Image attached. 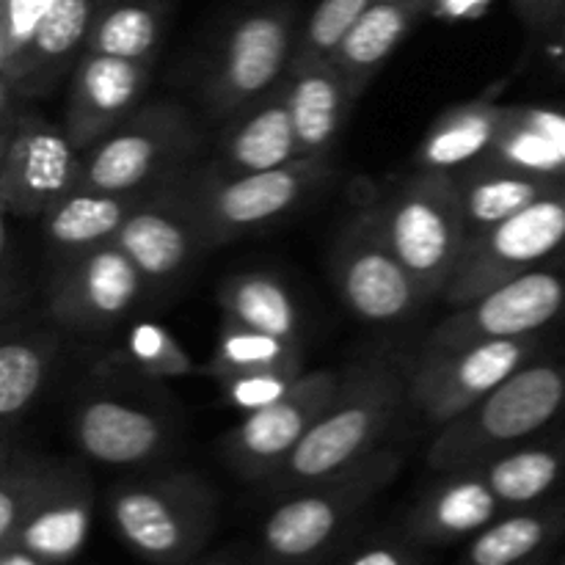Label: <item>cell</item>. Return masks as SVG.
I'll return each instance as SVG.
<instances>
[{"mask_svg": "<svg viewBox=\"0 0 565 565\" xmlns=\"http://www.w3.org/2000/svg\"><path fill=\"white\" fill-rule=\"evenodd\" d=\"M408 401V375L390 359H367L342 373L340 392L307 439L265 480L270 497L340 475L381 450V439Z\"/></svg>", "mask_w": 565, "mask_h": 565, "instance_id": "6da1fadb", "label": "cell"}, {"mask_svg": "<svg viewBox=\"0 0 565 565\" xmlns=\"http://www.w3.org/2000/svg\"><path fill=\"white\" fill-rule=\"evenodd\" d=\"M563 414L565 359H533L469 412L441 425L428 447V467L434 472H456L489 463L491 458L533 441Z\"/></svg>", "mask_w": 565, "mask_h": 565, "instance_id": "7a4b0ae2", "label": "cell"}, {"mask_svg": "<svg viewBox=\"0 0 565 565\" xmlns=\"http://www.w3.org/2000/svg\"><path fill=\"white\" fill-rule=\"evenodd\" d=\"M401 452L381 447L340 475L276 497L259 524V550L274 565H315L401 475Z\"/></svg>", "mask_w": 565, "mask_h": 565, "instance_id": "3957f363", "label": "cell"}, {"mask_svg": "<svg viewBox=\"0 0 565 565\" xmlns=\"http://www.w3.org/2000/svg\"><path fill=\"white\" fill-rule=\"evenodd\" d=\"M105 505L121 544L154 565L193 563L218 527V494L193 472L121 480Z\"/></svg>", "mask_w": 565, "mask_h": 565, "instance_id": "277c9868", "label": "cell"}, {"mask_svg": "<svg viewBox=\"0 0 565 565\" xmlns=\"http://www.w3.org/2000/svg\"><path fill=\"white\" fill-rule=\"evenodd\" d=\"M370 213L425 298L445 296L469 243L456 177L419 169L397 182Z\"/></svg>", "mask_w": 565, "mask_h": 565, "instance_id": "5b68a950", "label": "cell"}, {"mask_svg": "<svg viewBox=\"0 0 565 565\" xmlns=\"http://www.w3.org/2000/svg\"><path fill=\"white\" fill-rule=\"evenodd\" d=\"M331 174V158H298L281 169L232 174L207 166L199 174L174 180L191 207L204 246L241 241L279 221Z\"/></svg>", "mask_w": 565, "mask_h": 565, "instance_id": "8992f818", "label": "cell"}, {"mask_svg": "<svg viewBox=\"0 0 565 565\" xmlns=\"http://www.w3.org/2000/svg\"><path fill=\"white\" fill-rule=\"evenodd\" d=\"M199 127L180 105H141L130 119L81 154L77 188L152 193L177 180L199 152Z\"/></svg>", "mask_w": 565, "mask_h": 565, "instance_id": "52a82bcc", "label": "cell"}, {"mask_svg": "<svg viewBox=\"0 0 565 565\" xmlns=\"http://www.w3.org/2000/svg\"><path fill=\"white\" fill-rule=\"evenodd\" d=\"M298 28L296 6L268 3L226 28L204 75V103L215 119H232L290 75Z\"/></svg>", "mask_w": 565, "mask_h": 565, "instance_id": "ba28073f", "label": "cell"}, {"mask_svg": "<svg viewBox=\"0 0 565 565\" xmlns=\"http://www.w3.org/2000/svg\"><path fill=\"white\" fill-rule=\"evenodd\" d=\"M565 248V185L469 241L445 292L452 309L486 296L519 274L541 268Z\"/></svg>", "mask_w": 565, "mask_h": 565, "instance_id": "9c48e42d", "label": "cell"}, {"mask_svg": "<svg viewBox=\"0 0 565 565\" xmlns=\"http://www.w3.org/2000/svg\"><path fill=\"white\" fill-rule=\"evenodd\" d=\"M541 348L544 340L533 334L425 351L408 373V403L428 423H452L516 370L539 359Z\"/></svg>", "mask_w": 565, "mask_h": 565, "instance_id": "30bf717a", "label": "cell"}, {"mask_svg": "<svg viewBox=\"0 0 565 565\" xmlns=\"http://www.w3.org/2000/svg\"><path fill=\"white\" fill-rule=\"evenodd\" d=\"M331 279L348 309L367 323H401L428 303L423 287L392 252L370 210L353 215L337 235Z\"/></svg>", "mask_w": 565, "mask_h": 565, "instance_id": "8fae6325", "label": "cell"}, {"mask_svg": "<svg viewBox=\"0 0 565 565\" xmlns=\"http://www.w3.org/2000/svg\"><path fill=\"white\" fill-rule=\"evenodd\" d=\"M340 384V370H312L292 381L285 395L246 412V417L224 436L226 463L241 478L265 483L329 412Z\"/></svg>", "mask_w": 565, "mask_h": 565, "instance_id": "7c38bea8", "label": "cell"}, {"mask_svg": "<svg viewBox=\"0 0 565 565\" xmlns=\"http://www.w3.org/2000/svg\"><path fill=\"white\" fill-rule=\"evenodd\" d=\"M81 152L44 116L20 114L3 127L0 152V204L14 218H42L77 188Z\"/></svg>", "mask_w": 565, "mask_h": 565, "instance_id": "4fadbf2b", "label": "cell"}, {"mask_svg": "<svg viewBox=\"0 0 565 565\" xmlns=\"http://www.w3.org/2000/svg\"><path fill=\"white\" fill-rule=\"evenodd\" d=\"M147 285L114 241L66 254L50 285V318L64 331L99 334L138 307Z\"/></svg>", "mask_w": 565, "mask_h": 565, "instance_id": "5bb4252c", "label": "cell"}, {"mask_svg": "<svg viewBox=\"0 0 565 565\" xmlns=\"http://www.w3.org/2000/svg\"><path fill=\"white\" fill-rule=\"evenodd\" d=\"M563 315L565 274L552 268H533L494 287L486 296L456 307L450 318L436 326L425 351L533 337L561 320Z\"/></svg>", "mask_w": 565, "mask_h": 565, "instance_id": "9a60e30c", "label": "cell"}, {"mask_svg": "<svg viewBox=\"0 0 565 565\" xmlns=\"http://www.w3.org/2000/svg\"><path fill=\"white\" fill-rule=\"evenodd\" d=\"M204 375L224 386L226 397L243 414L276 401L303 375L301 340H281L263 331L221 320Z\"/></svg>", "mask_w": 565, "mask_h": 565, "instance_id": "2e32d148", "label": "cell"}, {"mask_svg": "<svg viewBox=\"0 0 565 565\" xmlns=\"http://www.w3.org/2000/svg\"><path fill=\"white\" fill-rule=\"evenodd\" d=\"M149 77L152 64L147 61L99 53H83L77 58L64 119V130L77 152H86L141 108Z\"/></svg>", "mask_w": 565, "mask_h": 565, "instance_id": "e0dca14e", "label": "cell"}, {"mask_svg": "<svg viewBox=\"0 0 565 565\" xmlns=\"http://www.w3.org/2000/svg\"><path fill=\"white\" fill-rule=\"evenodd\" d=\"M92 508L94 491L86 463L50 458L47 478L11 544L25 546L47 565H66L86 544Z\"/></svg>", "mask_w": 565, "mask_h": 565, "instance_id": "ac0fdd59", "label": "cell"}, {"mask_svg": "<svg viewBox=\"0 0 565 565\" xmlns=\"http://www.w3.org/2000/svg\"><path fill=\"white\" fill-rule=\"evenodd\" d=\"M114 243L136 263L149 285L182 276L199 252L207 248L196 218L174 182L149 193L125 221Z\"/></svg>", "mask_w": 565, "mask_h": 565, "instance_id": "d6986e66", "label": "cell"}, {"mask_svg": "<svg viewBox=\"0 0 565 565\" xmlns=\"http://www.w3.org/2000/svg\"><path fill=\"white\" fill-rule=\"evenodd\" d=\"M72 434L86 458L108 467H141L171 445L160 414L114 395H88L72 414Z\"/></svg>", "mask_w": 565, "mask_h": 565, "instance_id": "ffe728a7", "label": "cell"}, {"mask_svg": "<svg viewBox=\"0 0 565 565\" xmlns=\"http://www.w3.org/2000/svg\"><path fill=\"white\" fill-rule=\"evenodd\" d=\"M502 513L505 508L497 500L483 469H456L441 472V480L419 497L406 519V533L419 546H447L472 539Z\"/></svg>", "mask_w": 565, "mask_h": 565, "instance_id": "44dd1931", "label": "cell"}, {"mask_svg": "<svg viewBox=\"0 0 565 565\" xmlns=\"http://www.w3.org/2000/svg\"><path fill=\"white\" fill-rule=\"evenodd\" d=\"M296 125L281 83L276 92L232 116L215 149L213 166L232 174H257L298 160Z\"/></svg>", "mask_w": 565, "mask_h": 565, "instance_id": "7402d4cb", "label": "cell"}, {"mask_svg": "<svg viewBox=\"0 0 565 565\" xmlns=\"http://www.w3.org/2000/svg\"><path fill=\"white\" fill-rule=\"evenodd\" d=\"M94 11L97 0H53L20 64L0 75L3 86L20 99L47 92L66 66L86 53Z\"/></svg>", "mask_w": 565, "mask_h": 565, "instance_id": "603a6c76", "label": "cell"}, {"mask_svg": "<svg viewBox=\"0 0 565 565\" xmlns=\"http://www.w3.org/2000/svg\"><path fill=\"white\" fill-rule=\"evenodd\" d=\"M452 177H456L469 241L565 185L563 180H550V177L500 163L497 158L480 160Z\"/></svg>", "mask_w": 565, "mask_h": 565, "instance_id": "cb8c5ba5", "label": "cell"}, {"mask_svg": "<svg viewBox=\"0 0 565 565\" xmlns=\"http://www.w3.org/2000/svg\"><path fill=\"white\" fill-rule=\"evenodd\" d=\"M292 125L301 158H331L345 127V116L356 103L351 88L331 61L292 70L285 81Z\"/></svg>", "mask_w": 565, "mask_h": 565, "instance_id": "d4e9b609", "label": "cell"}, {"mask_svg": "<svg viewBox=\"0 0 565 565\" xmlns=\"http://www.w3.org/2000/svg\"><path fill=\"white\" fill-rule=\"evenodd\" d=\"M434 3H401V0H375L356 25L351 28L337 53L331 55V64L342 75L345 86L351 88L353 99L362 97L367 83L375 72L390 61L408 36L414 22L425 17Z\"/></svg>", "mask_w": 565, "mask_h": 565, "instance_id": "484cf974", "label": "cell"}, {"mask_svg": "<svg viewBox=\"0 0 565 565\" xmlns=\"http://www.w3.org/2000/svg\"><path fill=\"white\" fill-rule=\"evenodd\" d=\"M508 119V105L478 99L445 110L425 132L417 149V166L425 171L458 174L491 158Z\"/></svg>", "mask_w": 565, "mask_h": 565, "instance_id": "4316f807", "label": "cell"}, {"mask_svg": "<svg viewBox=\"0 0 565 565\" xmlns=\"http://www.w3.org/2000/svg\"><path fill=\"white\" fill-rule=\"evenodd\" d=\"M565 533V497L513 508L469 539L458 565H524L546 555Z\"/></svg>", "mask_w": 565, "mask_h": 565, "instance_id": "83f0119b", "label": "cell"}, {"mask_svg": "<svg viewBox=\"0 0 565 565\" xmlns=\"http://www.w3.org/2000/svg\"><path fill=\"white\" fill-rule=\"evenodd\" d=\"M147 196L149 193H108L75 188L42 215V232L55 248L66 254L103 246L119 235L125 221Z\"/></svg>", "mask_w": 565, "mask_h": 565, "instance_id": "f1b7e54d", "label": "cell"}, {"mask_svg": "<svg viewBox=\"0 0 565 565\" xmlns=\"http://www.w3.org/2000/svg\"><path fill=\"white\" fill-rule=\"evenodd\" d=\"M218 309L224 323L263 331L281 340H301V315L290 287L270 270H246L221 285Z\"/></svg>", "mask_w": 565, "mask_h": 565, "instance_id": "f546056e", "label": "cell"}, {"mask_svg": "<svg viewBox=\"0 0 565 565\" xmlns=\"http://www.w3.org/2000/svg\"><path fill=\"white\" fill-rule=\"evenodd\" d=\"M480 469L505 511L539 505L565 480V439L524 441Z\"/></svg>", "mask_w": 565, "mask_h": 565, "instance_id": "4dcf8cb0", "label": "cell"}, {"mask_svg": "<svg viewBox=\"0 0 565 565\" xmlns=\"http://www.w3.org/2000/svg\"><path fill=\"white\" fill-rule=\"evenodd\" d=\"M491 158L565 182V110L508 105L505 127Z\"/></svg>", "mask_w": 565, "mask_h": 565, "instance_id": "1f68e13d", "label": "cell"}, {"mask_svg": "<svg viewBox=\"0 0 565 565\" xmlns=\"http://www.w3.org/2000/svg\"><path fill=\"white\" fill-rule=\"evenodd\" d=\"M169 0H105L94 11L86 53L152 64L163 42Z\"/></svg>", "mask_w": 565, "mask_h": 565, "instance_id": "d6a6232c", "label": "cell"}, {"mask_svg": "<svg viewBox=\"0 0 565 565\" xmlns=\"http://www.w3.org/2000/svg\"><path fill=\"white\" fill-rule=\"evenodd\" d=\"M58 331L33 329L6 337L0 345V417L6 423L22 417L47 384L58 356Z\"/></svg>", "mask_w": 565, "mask_h": 565, "instance_id": "836d02e7", "label": "cell"}, {"mask_svg": "<svg viewBox=\"0 0 565 565\" xmlns=\"http://www.w3.org/2000/svg\"><path fill=\"white\" fill-rule=\"evenodd\" d=\"M50 458L28 450H6L0 463V546L11 544L47 478Z\"/></svg>", "mask_w": 565, "mask_h": 565, "instance_id": "e575fe53", "label": "cell"}, {"mask_svg": "<svg viewBox=\"0 0 565 565\" xmlns=\"http://www.w3.org/2000/svg\"><path fill=\"white\" fill-rule=\"evenodd\" d=\"M373 3L375 0H320V3L315 6L312 14H309L307 25L298 31L296 55H292L290 72L331 61V55L337 53L342 39L351 33V28L356 25L359 17H362Z\"/></svg>", "mask_w": 565, "mask_h": 565, "instance_id": "d590c367", "label": "cell"}, {"mask_svg": "<svg viewBox=\"0 0 565 565\" xmlns=\"http://www.w3.org/2000/svg\"><path fill=\"white\" fill-rule=\"evenodd\" d=\"M127 359L132 370L147 379H185L191 373H202L193 364L191 353L180 345L174 334L158 323H138L127 337Z\"/></svg>", "mask_w": 565, "mask_h": 565, "instance_id": "8d00e7d4", "label": "cell"}, {"mask_svg": "<svg viewBox=\"0 0 565 565\" xmlns=\"http://www.w3.org/2000/svg\"><path fill=\"white\" fill-rule=\"evenodd\" d=\"M50 3L53 0H3L0 3V75L20 64Z\"/></svg>", "mask_w": 565, "mask_h": 565, "instance_id": "74e56055", "label": "cell"}, {"mask_svg": "<svg viewBox=\"0 0 565 565\" xmlns=\"http://www.w3.org/2000/svg\"><path fill=\"white\" fill-rule=\"evenodd\" d=\"M417 541L406 539H375L359 546L337 565H423Z\"/></svg>", "mask_w": 565, "mask_h": 565, "instance_id": "f35d334b", "label": "cell"}, {"mask_svg": "<svg viewBox=\"0 0 565 565\" xmlns=\"http://www.w3.org/2000/svg\"><path fill=\"white\" fill-rule=\"evenodd\" d=\"M524 25L539 36H557L565 20V0H513Z\"/></svg>", "mask_w": 565, "mask_h": 565, "instance_id": "ab89813d", "label": "cell"}, {"mask_svg": "<svg viewBox=\"0 0 565 565\" xmlns=\"http://www.w3.org/2000/svg\"><path fill=\"white\" fill-rule=\"evenodd\" d=\"M486 3H489V0H434L430 9L441 11V14L447 17H467L472 14V11L483 9Z\"/></svg>", "mask_w": 565, "mask_h": 565, "instance_id": "60d3db41", "label": "cell"}, {"mask_svg": "<svg viewBox=\"0 0 565 565\" xmlns=\"http://www.w3.org/2000/svg\"><path fill=\"white\" fill-rule=\"evenodd\" d=\"M0 565H47L42 557H36L33 552H28L25 546L9 544L0 546Z\"/></svg>", "mask_w": 565, "mask_h": 565, "instance_id": "b9f144b4", "label": "cell"}, {"mask_svg": "<svg viewBox=\"0 0 565 565\" xmlns=\"http://www.w3.org/2000/svg\"><path fill=\"white\" fill-rule=\"evenodd\" d=\"M188 565H243V563H237V561H232V557H226V555H199L196 561L193 563H188Z\"/></svg>", "mask_w": 565, "mask_h": 565, "instance_id": "7bdbcfd3", "label": "cell"}, {"mask_svg": "<svg viewBox=\"0 0 565 565\" xmlns=\"http://www.w3.org/2000/svg\"><path fill=\"white\" fill-rule=\"evenodd\" d=\"M557 44H561V53H563V61H565V20H563V25H561V31H557Z\"/></svg>", "mask_w": 565, "mask_h": 565, "instance_id": "ee69618b", "label": "cell"}, {"mask_svg": "<svg viewBox=\"0 0 565 565\" xmlns=\"http://www.w3.org/2000/svg\"><path fill=\"white\" fill-rule=\"evenodd\" d=\"M524 565H550V563H546V555H541V557H535V561H530V563H524Z\"/></svg>", "mask_w": 565, "mask_h": 565, "instance_id": "f6af8a7d", "label": "cell"}, {"mask_svg": "<svg viewBox=\"0 0 565 565\" xmlns=\"http://www.w3.org/2000/svg\"><path fill=\"white\" fill-rule=\"evenodd\" d=\"M401 3H434V0H401Z\"/></svg>", "mask_w": 565, "mask_h": 565, "instance_id": "bcb514c9", "label": "cell"}, {"mask_svg": "<svg viewBox=\"0 0 565 565\" xmlns=\"http://www.w3.org/2000/svg\"><path fill=\"white\" fill-rule=\"evenodd\" d=\"M561 565H565V557H563V561H561Z\"/></svg>", "mask_w": 565, "mask_h": 565, "instance_id": "7dc6e473", "label": "cell"}, {"mask_svg": "<svg viewBox=\"0 0 565 565\" xmlns=\"http://www.w3.org/2000/svg\"><path fill=\"white\" fill-rule=\"evenodd\" d=\"M0 3H3V0H0Z\"/></svg>", "mask_w": 565, "mask_h": 565, "instance_id": "c3c4849f", "label": "cell"}]
</instances>
